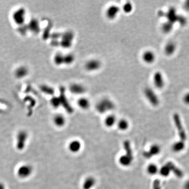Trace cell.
<instances>
[{"mask_svg":"<svg viewBox=\"0 0 189 189\" xmlns=\"http://www.w3.org/2000/svg\"><path fill=\"white\" fill-rule=\"evenodd\" d=\"M115 104L109 99L103 98L97 103L96 106L97 111L101 114L106 113L115 108Z\"/></svg>","mask_w":189,"mask_h":189,"instance_id":"obj_1","label":"cell"},{"mask_svg":"<svg viewBox=\"0 0 189 189\" xmlns=\"http://www.w3.org/2000/svg\"><path fill=\"white\" fill-rule=\"evenodd\" d=\"M59 98L60 99L61 106L64 108L65 111L69 114H72L74 109L69 102L68 99L67 98L66 95L65 93V88L64 87H61L60 88V94Z\"/></svg>","mask_w":189,"mask_h":189,"instance_id":"obj_2","label":"cell"},{"mask_svg":"<svg viewBox=\"0 0 189 189\" xmlns=\"http://www.w3.org/2000/svg\"><path fill=\"white\" fill-rule=\"evenodd\" d=\"M12 20L16 25H20L25 22L26 17V12L23 8H19L13 12L12 15Z\"/></svg>","mask_w":189,"mask_h":189,"instance_id":"obj_3","label":"cell"},{"mask_svg":"<svg viewBox=\"0 0 189 189\" xmlns=\"http://www.w3.org/2000/svg\"><path fill=\"white\" fill-rule=\"evenodd\" d=\"M101 67V62L97 59H91L88 60L85 65V68L89 72L98 71Z\"/></svg>","mask_w":189,"mask_h":189,"instance_id":"obj_4","label":"cell"},{"mask_svg":"<svg viewBox=\"0 0 189 189\" xmlns=\"http://www.w3.org/2000/svg\"><path fill=\"white\" fill-rule=\"evenodd\" d=\"M120 8L116 5H111L106 11V16L110 20H115L118 15Z\"/></svg>","mask_w":189,"mask_h":189,"instance_id":"obj_5","label":"cell"},{"mask_svg":"<svg viewBox=\"0 0 189 189\" xmlns=\"http://www.w3.org/2000/svg\"><path fill=\"white\" fill-rule=\"evenodd\" d=\"M69 90L72 94H83L86 91V88L83 85L79 83H73L70 85Z\"/></svg>","mask_w":189,"mask_h":189,"instance_id":"obj_6","label":"cell"},{"mask_svg":"<svg viewBox=\"0 0 189 189\" xmlns=\"http://www.w3.org/2000/svg\"><path fill=\"white\" fill-rule=\"evenodd\" d=\"M145 94L148 100L153 105H157L158 103L157 98L155 95V93L151 89L147 88L145 90Z\"/></svg>","mask_w":189,"mask_h":189,"instance_id":"obj_7","label":"cell"},{"mask_svg":"<svg viewBox=\"0 0 189 189\" xmlns=\"http://www.w3.org/2000/svg\"><path fill=\"white\" fill-rule=\"evenodd\" d=\"M155 56L152 51L147 50L143 54V59L145 62L148 64H151L155 60Z\"/></svg>","mask_w":189,"mask_h":189,"instance_id":"obj_8","label":"cell"},{"mask_svg":"<svg viewBox=\"0 0 189 189\" xmlns=\"http://www.w3.org/2000/svg\"><path fill=\"white\" fill-rule=\"evenodd\" d=\"M184 148H185V143L182 140L175 142L173 143L171 147L172 150L175 153L180 152L184 150Z\"/></svg>","mask_w":189,"mask_h":189,"instance_id":"obj_9","label":"cell"},{"mask_svg":"<svg viewBox=\"0 0 189 189\" xmlns=\"http://www.w3.org/2000/svg\"><path fill=\"white\" fill-rule=\"evenodd\" d=\"M160 148L157 145H152L149 151L144 153V155L147 158L152 157L155 155H157L160 152Z\"/></svg>","mask_w":189,"mask_h":189,"instance_id":"obj_10","label":"cell"},{"mask_svg":"<svg viewBox=\"0 0 189 189\" xmlns=\"http://www.w3.org/2000/svg\"><path fill=\"white\" fill-rule=\"evenodd\" d=\"M77 104L81 109L83 110H87L91 106L90 101L88 99L85 97H81L77 101Z\"/></svg>","mask_w":189,"mask_h":189,"instance_id":"obj_11","label":"cell"},{"mask_svg":"<svg viewBox=\"0 0 189 189\" xmlns=\"http://www.w3.org/2000/svg\"><path fill=\"white\" fill-rule=\"evenodd\" d=\"M31 171L32 169L30 166L29 167L28 165H24L20 168L18 171V175L22 177H25L30 175Z\"/></svg>","mask_w":189,"mask_h":189,"instance_id":"obj_12","label":"cell"},{"mask_svg":"<svg viewBox=\"0 0 189 189\" xmlns=\"http://www.w3.org/2000/svg\"><path fill=\"white\" fill-rule=\"evenodd\" d=\"M55 124L58 127H62L65 123V118L64 116L60 114H57L55 116L53 119Z\"/></svg>","mask_w":189,"mask_h":189,"instance_id":"obj_13","label":"cell"},{"mask_svg":"<svg viewBox=\"0 0 189 189\" xmlns=\"http://www.w3.org/2000/svg\"><path fill=\"white\" fill-rule=\"evenodd\" d=\"M123 147H124V149L126 151V154H125V155H126L128 158H129V159H130L131 160H133V152H132V150L131 148L130 142L128 140L125 141L123 143Z\"/></svg>","mask_w":189,"mask_h":189,"instance_id":"obj_14","label":"cell"},{"mask_svg":"<svg viewBox=\"0 0 189 189\" xmlns=\"http://www.w3.org/2000/svg\"><path fill=\"white\" fill-rule=\"evenodd\" d=\"M81 144L79 141L74 140L69 145V149L72 152H77L81 149Z\"/></svg>","mask_w":189,"mask_h":189,"instance_id":"obj_15","label":"cell"},{"mask_svg":"<svg viewBox=\"0 0 189 189\" xmlns=\"http://www.w3.org/2000/svg\"><path fill=\"white\" fill-rule=\"evenodd\" d=\"M64 55L61 53H57L55 55L53 61L55 64L57 66H60L64 64Z\"/></svg>","mask_w":189,"mask_h":189,"instance_id":"obj_16","label":"cell"},{"mask_svg":"<svg viewBox=\"0 0 189 189\" xmlns=\"http://www.w3.org/2000/svg\"><path fill=\"white\" fill-rule=\"evenodd\" d=\"M75 60V56L72 53H68L64 55V64H72Z\"/></svg>","mask_w":189,"mask_h":189,"instance_id":"obj_17","label":"cell"},{"mask_svg":"<svg viewBox=\"0 0 189 189\" xmlns=\"http://www.w3.org/2000/svg\"><path fill=\"white\" fill-rule=\"evenodd\" d=\"M95 180L93 177L87 178L83 183V189H91L94 186Z\"/></svg>","mask_w":189,"mask_h":189,"instance_id":"obj_18","label":"cell"},{"mask_svg":"<svg viewBox=\"0 0 189 189\" xmlns=\"http://www.w3.org/2000/svg\"><path fill=\"white\" fill-rule=\"evenodd\" d=\"M75 34L74 33L72 32V30H67L64 33H62L61 38L62 40H69V41H73V40L74 39Z\"/></svg>","mask_w":189,"mask_h":189,"instance_id":"obj_19","label":"cell"},{"mask_svg":"<svg viewBox=\"0 0 189 189\" xmlns=\"http://www.w3.org/2000/svg\"><path fill=\"white\" fill-rule=\"evenodd\" d=\"M116 121V118L115 117V115H108L105 119V125L107 127H112L113 125H115Z\"/></svg>","mask_w":189,"mask_h":189,"instance_id":"obj_20","label":"cell"},{"mask_svg":"<svg viewBox=\"0 0 189 189\" xmlns=\"http://www.w3.org/2000/svg\"><path fill=\"white\" fill-rule=\"evenodd\" d=\"M147 171L150 175H156L159 172V169L156 165L151 163L147 167Z\"/></svg>","mask_w":189,"mask_h":189,"instance_id":"obj_21","label":"cell"},{"mask_svg":"<svg viewBox=\"0 0 189 189\" xmlns=\"http://www.w3.org/2000/svg\"><path fill=\"white\" fill-rule=\"evenodd\" d=\"M159 172L163 177H168L171 173V169L168 165H163L159 169Z\"/></svg>","mask_w":189,"mask_h":189,"instance_id":"obj_22","label":"cell"},{"mask_svg":"<svg viewBox=\"0 0 189 189\" xmlns=\"http://www.w3.org/2000/svg\"><path fill=\"white\" fill-rule=\"evenodd\" d=\"M133 160L129 159V158L126 157L125 155H123L121 156L119 160V163H120L121 165H123L124 167H128L130 165Z\"/></svg>","mask_w":189,"mask_h":189,"instance_id":"obj_23","label":"cell"},{"mask_svg":"<svg viewBox=\"0 0 189 189\" xmlns=\"http://www.w3.org/2000/svg\"><path fill=\"white\" fill-rule=\"evenodd\" d=\"M118 127L119 129L121 130H125L128 129L129 127V123L128 122L126 119H122L119 121L118 123Z\"/></svg>","mask_w":189,"mask_h":189,"instance_id":"obj_24","label":"cell"},{"mask_svg":"<svg viewBox=\"0 0 189 189\" xmlns=\"http://www.w3.org/2000/svg\"><path fill=\"white\" fill-rule=\"evenodd\" d=\"M133 9V6L131 2H126L124 5L123 6V12H125L126 14H129L132 12Z\"/></svg>","mask_w":189,"mask_h":189,"instance_id":"obj_25","label":"cell"},{"mask_svg":"<svg viewBox=\"0 0 189 189\" xmlns=\"http://www.w3.org/2000/svg\"><path fill=\"white\" fill-rule=\"evenodd\" d=\"M50 103L53 107H54L55 108H59V107L61 106L60 99L59 98V97H53L50 100Z\"/></svg>","mask_w":189,"mask_h":189,"instance_id":"obj_26","label":"cell"},{"mask_svg":"<svg viewBox=\"0 0 189 189\" xmlns=\"http://www.w3.org/2000/svg\"><path fill=\"white\" fill-rule=\"evenodd\" d=\"M154 83L156 86L161 87L162 85V80H161V75L159 73H156L154 75Z\"/></svg>","mask_w":189,"mask_h":189,"instance_id":"obj_27","label":"cell"},{"mask_svg":"<svg viewBox=\"0 0 189 189\" xmlns=\"http://www.w3.org/2000/svg\"><path fill=\"white\" fill-rule=\"evenodd\" d=\"M72 42L69 40H60V46L64 48H69L72 46Z\"/></svg>","mask_w":189,"mask_h":189,"instance_id":"obj_28","label":"cell"},{"mask_svg":"<svg viewBox=\"0 0 189 189\" xmlns=\"http://www.w3.org/2000/svg\"><path fill=\"white\" fill-rule=\"evenodd\" d=\"M43 89L44 90L45 93H47V94H53L54 93V89L51 88L50 87L44 86L43 87Z\"/></svg>","mask_w":189,"mask_h":189,"instance_id":"obj_29","label":"cell"}]
</instances>
